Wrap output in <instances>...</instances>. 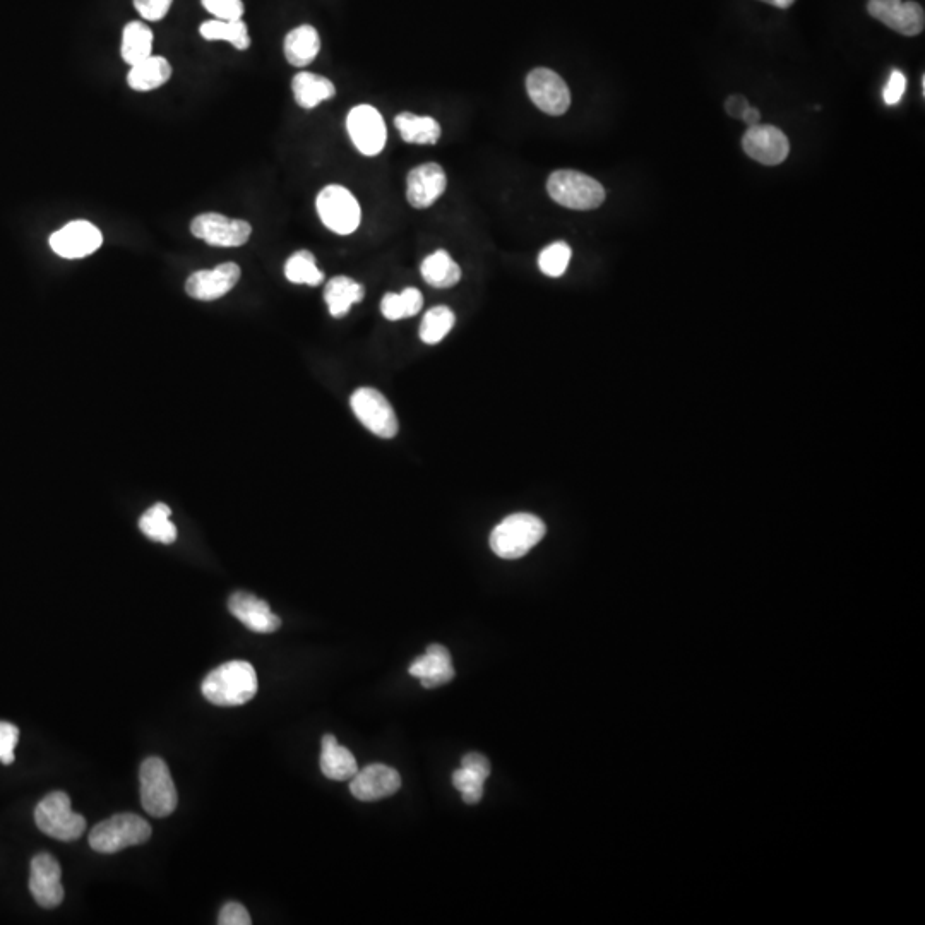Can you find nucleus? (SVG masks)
Wrapping results in <instances>:
<instances>
[{
    "mask_svg": "<svg viewBox=\"0 0 925 925\" xmlns=\"http://www.w3.org/2000/svg\"><path fill=\"white\" fill-rule=\"evenodd\" d=\"M401 788V776L388 764H369L350 780V792L362 802L388 799Z\"/></svg>",
    "mask_w": 925,
    "mask_h": 925,
    "instance_id": "14",
    "label": "nucleus"
},
{
    "mask_svg": "<svg viewBox=\"0 0 925 925\" xmlns=\"http://www.w3.org/2000/svg\"><path fill=\"white\" fill-rule=\"evenodd\" d=\"M150 838V823L138 814L126 812L96 824L90 833V847L98 854H117L124 848L143 845Z\"/></svg>",
    "mask_w": 925,
    "mask_h": 925,
    "instance_id": "3",
    "label": "nucleus"
},
{
    "mask_svg": "<svg viewBox=\"0 0 925 925\" xmlns=\"http://www.w3.org/2000/svg\"><path fill=\"white\" fill-rule=\"evenodd\" d=\"M60 878L62 869L52 855L38 854L31 860L30 891L40 907L55 908L62 903L64 886Z\"/></svg>",
    "mask_w": 925,
    "mask_h": 925,
    "instance_id": "16",
    "label": "nucleus"
},
{
    "mask_svg": "<svg viewBox=\"0 0 925 925\" xmlns=\"http://www.w3.org/2000/svg\"><path fill=\"white\" fill-rule=\"evenodd\" d=\"M35 823L38 830L60 842H74L86 831V819L72 812L66 792L45 795L36 806Z\"/></svg>",
    "mask_w": 925,
    "mask_h": 925,
    "instance_id": "6",
    "label": "nucleus"
},
{
    "mask_svg": "<svg viewBox=\"0 0 925 925\" xmlns=\"http://www.w3.org/2000/svg\"><path fill=\"white\" fill-rule=\"evenodd\" d=\"M285 57L295 67H305L316 59L321 50V38L311 24H302L290 31L283 43Z\"/></svg>",
    "mask_w": 925,
    "mask_h": 925,
    "instance_id": "23",
    "label": "nucleus"
},
{
    "mask_svg": "<svg viewBox=\"0 0 925 925\" xmlns=\"http://www.w3.org/2000/svg\"><path fill=\"white\" fill-rule=\"evenodd\" d=\"M120 54L129 66L148 59L150 55H153V31L143 21L127 23L122 31Z\"/></svg>",
    "mask_w": 925,
    "mask_h": 925,
    "instance_id": "26",
    "label": "nucleus"
},
{
    "mask_svg": "<svg viewBox=\"0 0 925 925\" xmlns=\"http://www.w3.org/2000/svg\"><path fill=\"white\" fill-rule=\"evenodd\" d=\"M364 295V287L348 276H336L324 288V300L328 304L329 314L336 319L347 316L352 305L364 300Z\"/></svg>",
    "mask_w": 925,
    "mask_h": 925,
    "instance_id": "24",
    "label": "nucleus"
},
{
    "mask_svg": "<svg viewBox=\"0 0 925 925\" xmlns=\"http://www.w3.org/2000/svg\"><path fill=\"white\" fill-rule=\"evenodd\" d=\"M172 78V66L165 57L150 55L131 66L127 74V84L134 91H153L162 88Z\"/></svg>",
    "mask_w": 925,
    "mask_h": 925,
    "instance_id": "22",
    "label": "nucleus"
},
{
    "mask_svg": "<svg viewBox=\"0 0 925 925\" xmlns=\"http://www.w3.org/2000/svg\"><path fill=\"white\" fill-rule=\"evenodd\" d=\"M285 276L295 285L317 287L324 281V273L317 268L316 257L309 251L295 252L285 264Z\"/></svg>",
    "mask_w": 925,
    "mask_h": 925,
    "instance_id": "32",
    "label": "nucleus"
},
{
    "mask_svg": "<svg viewBox=\"0 0 925 925\" xmlns=\"http://www.w3.org/2000/svg\"><path fill=\"white\" fill-rule=\"evenodd\" d=\"M317 215L324 227L338 235H350L360 227L362 209L357 197L343 185H326L317 194Z\"/></svg>",
    "mask_w": 925,
    "mask_h": 925,
    "instance_id": "7",
    "label": "nucleus"
},
{
    "mask_svg": "<svg viewBox=\"0 0 925 925\" xmlns=\"http://www.w3.org/2000/svg\"><path fill=\"white\" fill-rule=\"evenodd\" d=\"M394 124L401 139L412 144H436L441 139V126L436 119L427 115H413L408 112L396 115Z\"/></svg>",
    "mask_w": 925,
    "mask_h": 925,
    "instance_id": "27",
    "label": "nucleus"
},
{
    "mask_svg": "<svg viewBox=\"0 0 925 925\" xmlns=\"http://www.w3.org/2000/svg\"><path fill=\"white\" fill-rule=\"evenodd\" d=\"M905 91H907V76L902 71L893 69L890 79H888V84H886L883 91L884 102L890 107L898 105V103L902 102Z\"/></svg>",
    "mask_w": 925,
    "mask_h": 925,
    "instance_id": "39",
    "label": "nucleus"
},
{
    "mask_svg": "<svg viewBox=\"0 0 925 925\" xmlns=\"http://www.w3.org/2000/svg\"><path fill=\"white\" fill-rule=\"evenodd\" d=\"M19 730L12 723L0 722V763H14V749L18 746Z\"/></svg>",
    "mask_w": 925,
    "mask_h": 925,
    "instance_id": "37",
    "label": "nucleus"
},
{
    "mask_svg": "<svg viewBox=\"0 0 925 925\" xmlns=\"http://www.w3.org/2000/svg\"><path fill=\"white\" fill-rule=\"evenodd\" d=\"M867 11L872 18L903 36H917L924 31V7L903 0H869Z\"/></svg>",
    "mask_w": 925,
    "mask_h": 925,
    "instance_id": "13",
    "label": "nucleus"
},
{
    "mask_svg": "<svg viewBox=\"0 0 925 925\" xmlns=\"http://www.w3.org/2000/svg\"><path fill=\"white\" fill-rule=\"evenodd\" d=\"M240 275L242 271L235 263H223L213 269L196 271L185 281V292L189 293L192 299L203 302L218 300L225 297L239 283Z\"/></svg>",
    "mask_w": 925,
    "mask_h": 925,
    "instance_id": "15",
    "label": "nucleus"
},
{
    "mask_svg": "<svg viewBox=\"0 0 925 925\" xmlns=\"http://www.w3.org/2000/svg\"><path fill=\"white\" fill-rule=\"evenodd\" d=\"M228 610L232 612L235 619H239L247 629H251L254 633L269 634L280 629V617L271 612L268 603L251 593H245V591L233 593L228 600Z\"/></svg>",
    "mask_w": 925,
    "mask_h": 925,
    "instance_id": "19",
    "label": "nucleus"
},
{
    "mask_svg": "<svg viewBox=\"0 0 925 925\" xmlns=\"http://www.w3.org/2000/svg\"><path fill=\"white\" fill-rule=\"evenodd\" d=\"M174 0H134V7L146 21H162Z\"/></svg>",
    "mask_w": 925,
    "mask_h": 925,
    "instance_id": "38",
    "label": "nucleus"
},
{
    "mask_svg": "<svg viewBox=\"0 0 925 925\" xmlns=\"http://www.w3.org/2000/svg\"><path fill=\"white\" fill-rule=\"evenodd\" d=\"M547 192L555 203L574 211H590L602 206L605 189L598 180L576 170H557L547 180Z\"/></svg>",
    "mask_w": 925,
    "mask_h": 925,
    "instance_id": "4",
    "label": "nucleus"
},
{
    "mask_svg": "<svg viewBox=\"0 0 925 925\" xmlns=\"http://www.w3.org/2000/svg\"><path fill=\"white\" fill-rule=\"evenodd\" d=\"M257 674L251 663L233 660L209 672L203 681V696L211 705L240 706L257 694Z\"/></svg>",
    "mask_w": 925,
    "mask_h": 925,
    "instance_id": "1",
    "label": "nucleus"
},
{
    "mask_svg": "<svg viewBox=\"0 0 925 925\" xmlns=\"http://www.w3.org/2000/svg\"><path fill=\"white\" fill-rule=\"evenodd\" d=\"M420 273L430 287L451 288L461 280V269L446 251H436L425 257Z\"/></svg>",
    "mask_w": 925,
    "mask_h": 925,
    "instance_id": "28",
    "label": "nucleus"
},
{
    "mask_svg": "<svg viewBox=\"0 0 925 925\" xmlns=\"http://www.w3.org/2000/svg\"><path fill=\"white\" fill-rule=\"evenodd\" d=\"M191 233L213 247H240L251 239L249 221L233 220L220 213H203L191 223Z\"/></svg>",
    "mask_w": 925,
    "mask_h": 925,
    "instance_id": "10",
    "label": "nucleus"
},
{
    "mask_svg": "<svg viewBox=\"0 0 925 925\" xmlns=\"http://www.w3.org/2000/svg\"><path fill=\"white\" fill-rule=\"evenodd\" d=\"M172 509L163 502H156L139 520V530L153 542L170 545L177 540V528L170 521Z\"/></svg>",
    "mask_w": 925,
    "mask_h": 925,
    "instance_id": "29",
    "label": "nucleus"
},
{
    "mask_svg": "<svg viewBox=\"0 0 925 925\" xmlns=\"http://www.w3.org/2000/svg\"><path fill=\"white\" fill-rule=\"evenodd\" d=\"M218 924L220 925H251V915L247 912V908L240 903L230 902L221 908L220 915H218Z\"/></svg>",
    "mask_w": 925,
    "mask_h": 925,
    "instance_id": "40",
    "label": "nucleus"
},
{
    "mask_svg": "<svg viewBox=\"0 0 925 925\" xmlns=\"http://www.w3.org/2000/svg\"><path fill=\"white\" fill-rule=\"evenodd\" d=\"M526 91L535 107L552 117L566 114L571 107V91L557 72L538 67L526 78Z\"/></svg>",
    "mask_w": 925,
    "mask_h": 925,
    "instance_id": "9",
    "label": "nucleus"
},
{
    "mask_svg": "<svg viewBox=\"0 0 925 925\" xmlns=\"http://www.w3.org/2000/svg\"><path fill=\"white\" fill-rule=\"evenodd\" d=\"M424 307V297L417 288H405L401 293H386L381 302L382 316L389 321H400L417 316Z\"/></svg>",
    "mask_w": 925,
    "mask_h": 925,
    "instance_id": "31",
    "label": "nucleus"
},
{
    "mask_svg": "<svg viewBox=\"0 0 925 925\" xmlns=\"http://www.w3.org/2000/svg\"><path fill=\"white\" fill-rule=\"evenodd\" d=\"M206 11L221 21H239L244 16L242 0H201Z\"/></svg>",
    "mask_w": 925,
    "mask_h": 925,
    "instance_id": "36",
    "label": "nucleus"
},
{
    "mask_svg": "<svg viewBox=\"0 0 925 925\" xmlns=\"http://www.w3.org/2000/svg\"><path fill=\"white\" fill-rule=\"evenodd\" d=\"M545 533H547V526L535 514H511L490 533V549L497 557L506 559V561L521 559L535 545L540 544Z\"/></svg>",
    "mask_w": 925,
    "mask_h": 925,
    "instance_id": "2",
    "label": "nucleus"
},
{
    "mask_svg": "<svg viewBox=\"0 0 925 925\" xmlns=\"http://www.w3.org/2000/svg\"><path fill=\"white\" fill-rule=\"evenodd\" d=\"M763 2H768L771 6L780 7V9H788L795 0H763Z\"/></svg>",
    "mask_w": 925,
    "mask_h": 925,
    "instance_id": "44",
    "label": "nucleus"
},
{
    "mask_svg": "<svg viewBox=\"0 0 925 925\" xmlns=\"http://www.w3.org/2000/svg\"><path fill=\"white\" fill-rule=\"evenodd\" d=\"M461 766H463V768H468V770L473 771V773H477L478 776H482L485 782H487V778H489L490 773H492L489 759L485 758L484 754H480V752H468V754L461 759Z\"/></svg>",
    "mask_w": 925,
    "mask_h": 925,
    "instance_id": "41",
    "label": "nucleus"
},
{
    "mask_svg": "<svg viewBox=\"0 0 925 925\" xmlns=\"http://www.w3.org/2000/svg\"><path fill=\"white\" fill-rule=\"evenodd\" d=\"M102 244V232L86 220L71 221L66 227L50 235L52 251L64 259H83L91 256Z\"/></svg>",
    "mask_w": 925,
    "mask_h": 925,
    "instance_id": "12",
    "label": "nucleus"
},
{
    "mask_svg": "<svg viewBox=\"0 0 925 925\" xmlns=\"http://www.w3.org/2000/svg\"><path fill=\"white\" fill-rule=\"evenodd\" d=\"M453 785L460 792L463 802L468 806L478 804L484 797V778L468 770V768H463V766L454 771Z\"/></svg>",
    "mask_w": 925,
    "mask_h": 925,
    "instance_id": "35",
    "label": "nucleus"
},
{
    "mask_svg": "<svg viewBox=\"0 0 925 925\" xmlns=\"http://www.w3.org/2000/svg\"><path fill=\"white\" fill-rule=\"evenodd\" d=\"M321 771L333 782H348L359 771L357 759L347 747L340 746L335 735L326 734L321 740Z\"/></svg>",
    "mask_w": 925,
    "mask_h": 925,
    "instance_id": "21",
    "label": "nucleus"
},
{
    "mask_svg": "<svg viewBox=\"0 0 925 925\" xmlns=\"http://www.w3.org/2000/svg\"><path fill=\"white\" fill-rule=\"evenodd\" d=\"M448 177L441 165L424 163L413 168L406 177V199L413 208H430L444 194Z\"/></svg>",
    "mask_w": 925,
    "mask_h": 925,
    "instance_id": "18",
    "label": "nucleus"
},
{
    "mask_svg": "<svg viewBox=\"0 0 925 925\" xmlns=\"http://www.w3.org/2000/svg\"><path fill=\"white\" fill-rule=\"evenodd\" d=\"M355 417L359 418L365 429L382 439H391L398 434V417L393 406L386 400L384 394L377 389L360 388L350 398Z\"/></svg>",
    "mask_w": 925,
    "mask_h": 925,
    "instance_id": "8",
    "label": "nucleus"
},
{
    "mask_svg": "<svg viewBox=\"0 0 925 925\" xmlns=\"http://www.w3.org/2000/svg\"><path fill=\"white\" fill-rule=\"evenodd\" d=\"M747 107H749V102H747L744 96L740 95H732L729 100L725 102L727 114H729L730 117H734V119H740Z\"/></svg>",
    "mask_w": 925,
    "mask_h": 925,
    "instance_id": "42",
    "label": "nucleus"
},
{
    "mask_svg": "<svg viewBox=\"0 0 925 925\" xmlns=\"http://www.w3.org/2000/svg\"><path fill=\"white\" fill-rule=\"evenodd\" d=\"M292 91L295 102L305 110L316 108L317 105L328 102L336 95L335 84L331 83L328 78L312 74V72H299L293 78Z\"/></svg>",
    "mask_w": 925,
    "mask_h": 925,
    "instance_id": "25",
    "label": "nucleus"
},
{
    "mask_svg": "<svg viewBox=\"0 0 925 925\" xmlns=\"http://www.w3.org/2000/svg\"><path fill=\"white\" fill-rule=\"evenodd\" d=\"M742 148L763 165H780L790 153L788 138L775 126H751L742 138Z\"/></svg>",
    "mask_w": 925,
    "mask_h": 925,
    "instance_id": "17",
    "label": "nucleus"
},
{
    "mask_svg": "<svg viewBox=\"0 0 925 925\" xmlns=\"http://www.w3.org/2000/svg\"><path fill=\"white\" fill-rule=\"evenodd\" d=\"M410 675L420 679V684L425 689H436L453 681L454 672L453 660L448 648L442 645H430L425 651L424 657H418L408 669Z\"/></svg>",
    "mask_w": 925,
    "mask_h": 925,
    "instance_id": "20",
    "label": "nucleus"
},
{
    "mask_svg": "<svg viewBox=\"0 0 925 925\" xmlns=\"http://www.w3.org/2000/svg\"><path fill=\"white\" fill-rule=\"evenodd\" d=\"M740 119L744 120L749 127L758 126L761 114H759L758 108L747 107Z\"/></svg>",
    "mask_w": 925,
    "mask_h": 925,
    "instance_id": "43",
    "label": "nucleus"
},
{
    "mask_svg": "<svg viewBox=\"0 0 925 925\" xmlns=\"http://www.w3.org/2000/svg\"><path fill=\"white\" fill-rule=\"evenodd\" d=\"M573 251L566 242H554L538 256V268L550 278H559L566 273Z\"/></svg>",
    "mask_w": 925,
    "mask_h": 925,
    "instance_id": "34",
    "label": "nucleus"
},
{
    "mask_svg": "<svg viewBox=\"0 0 925 925\" xmlns=\"http://www.w3.org/2000/svg\"><path fill=\"white\" fill-rule=\"evenodd\" d=\"M199 33L208 42L232 43L237 50H247V48L251 47V36H249L247 24L242 19H239V21L211 19V21L201 24Z\"/></svg>",
    "mask_w": 925,
    "mask_h": 925,
    "instance_id": "30",
    "label": "nucleus"
},
{
    "mask_svg": "<svg viewBox=\"0 0 925 925\" xmlns=\"http://www.w3.org/2000/svg\"><path fill=\"white\" fill-rule=\"evenodd\" d=\"M141 804L153 818H167L177 807L179 795L167 763L160 758L144 759L139 770Z\"/></svg>",
    "mask_w": 925,
    "mask_h": 925,
    "instance_id": "5",
    "label": "nucleus"
},
{
    "mask_svg": "<svg viewBox=\"0 0 925 925\" xmlns=\"http://www.w3.org/2000/svg\"><path fill=\"white\" fill-rule=\"evenodd\" d=\"M454 323H456V317L449 307L446 305L434 307L429 312H425L422 324H420V338L427 345H437L451 333Z\"/></svg>",
    "mask_w": 925,
    "mask_h": 925,
    "instance_id": "33",
    "label": "nucleus"
},
{
    "mask_svg": "<svg viewBox=\"0 0 925 925\" xmlns=\"http://www.w3.org/2000/svg\"><path fill=\"white\" fill-rule=\"evenodd\" d=\"M347 131L355 148L364 156L379 155L386 146V124L379 110L372 105H357L350 110Z\"/></svg>",
    "mask_w": 925,
    "mask_h": 925,
    "instance_id": "11",
    "label": "nucleus"
}]
</instances>
